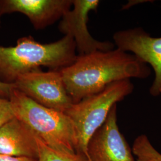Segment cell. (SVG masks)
I'll return each instance as SVG.
<instances>
[{"label":"cell","instance_id":"cell-15","mask_svg":"<svg viewBox=\"0 0 161 161\" xmlns=\"http://www.w3.org/2000/svg\"><path fill=\"white\" fill-rule=\"evenodd\" d=\"M0 161H38V159L28 157H13L0 155Z\"/></svg>","mask_w":161,"mask_h":161},{"label":"cell","instance_id":"cell-13","mask_svg":"<svg viewBox=\"0 0 161 161\" xmlns=\"http://www.w3.org/2000/svg\"><path fill=\"white\" fill-rule=\"evenodd\" d=\"M14 118L10 100L0 96V127Z\"/></svg>","mask_w":161,"mask_h":161},{"label":"cell","instance_id":"cell-16","mask_svg":"<svg viewBox=\"0 0 161 161\" xmlns=\"http://www.w3.org/2000/svg\"><path fill=\"white\" fill-rule=\"evenodd\" d=\"M152 151L153 153L161 161V153H160L158 150H156L154 148L153 146H152Z\"/></svg>","mask_w":161,"mask_h":161},{"label":"cell","instance_id":"cell-7","mask_svg":"<svg viewBox=\"0 0 161 161\" xmlns=\"http://www.w3.org/2000/svg\"><path fill=\"white\" fill-rule=\"evenodd\" d=\"M116 104L103 124L93 134L86 146L90 161H136L132 150L117 124Z\"/></svg>","mask_w":161,"mask_h":161},{"label":"cell","instance_id":"cell-4","mask_svg":"<svg viewBox=\"0 0 161 161\" xmlns=\"http://www.w3.org/2000/svg\"><path fill=\"white\" fill-rule=\"evenodd\" d=\"M133 90L134 85L130 79L116 81L100 92L72 104L64 112L75 128L78 153L86 155L89 140L103 124L112 108Z\"/></svg>","mask_w":161,"mask_h":161},{"label":"cell","instance_id":"cell-9","mask_svg":"<svg viewBox=\"0 0 161 161\" xmlns=\"http://www.w3.org/2000/svg\"><path fill=\"white\" fill-rule=\"evenodd\" d=\"M72 4L73 0H0V18L5 14L22 13L40 30L62 19Z\"/></svg>","mask_w":161,"mask_h":161},{"label":"cell","instance_id":"cell-10","mask_svg":"<svg viewBox=\"0 0 161 161\" xmlns=\"http://www.w3.org/2000/svg\"><path fill=\"white\" fill-rule=\"evenodd\" d=\"M38 139L29 127L14 117L0 127V155L38 159Z\"/></svg>","mask_w":161,"mask_h":161},{"label":"cell","instance_id":"cell-3","mask_svg":"<svg viewBox=\"0 0 161 161\" xmlns=\"http://www.w3.org/2000/svg\"><path fill=\"white\" fill-rule=\"evenodd\" d=\"M9 100L14 117L47 146L64 153H78L75 128L64 112L43 106L16 88L12 90Z\"/></svg>","mask_w":161,"mask_h":161},{"label":"cell","instance_id":"cell-1","mask_svg":"<svg viewBox=\"0 0 161 161\" xmlns=\"http://www.w3.org/2000/svg\"><path fill=\"white\" fill-rule=\"evenodd\" d=\"M60 71L74 103L100 92L113 82L132 78L145 79L151 74L147 64L118 48L78 55Z\"/></svg>","mask_w":161,"mask_h":161},{"label":"cell","instance_id":"cell-11","mask_svg":"<svg viewBox=\"0 0 161 161\" xmlns=\"http://www.w3.org/2000/svg\"><path fill=\"white\" fill-rule=\"evenodd\" d=\"M39 155L38 161H90L86 155L82 153L68 154L53 149L38 139Z\"/></svg>","mask_w":161,"mask_h":161},{"label":"cell","instance_id":"cell-2","mask_svg":"<svg viewBox=\"0 0 161 161\" xmlns=\"http://www.w3.org/2000/svg\"><path fill=\"white\" fill-rule=\"evenodd\" d=\"M76 46L69 35L50 44H41L31 36H23L16 46H0V81L14 84L17 78L41 66L60 70L75 61Z\"/></svg>","mask_w":161,"mask_h":161},{"label":"cell","instance_id":"cell-5","mask_svg":"<svg viewBox=\"0 0 161 161\" xmlns=\"http://www.w3.org/2000/svg\"><path fill=\"white\" fill-rule=\"evenodd\" d=\"M14 85L18 91L50 109L65 112L74 103L60 70L36 69L19 76Z\"/></svg>","mask_w":161,"mask_h":161},{"label":"cell","instance_id":"cell-6","mask_svg":"<svg viewBox=\"0 0 161 161\" xmlns=\"http://www.w3.org/2000/svg\"><path fill=\"white\" fill-rule=\"evenodd\" d=\"M99 4L98 0H73V9L64 14L58 25L60 32L74 39L79 55L108 52L115 48V44L110 42L93 38L87 29L88 14L92 10L97 11Z\"/></svg>","mask_w":161,"mask_h":161},{"label":"cell","instance_id":"cell-14","mask_svg":"<svg viewBox=\"0 0 161 161\" xmlns=\"http://www.w3.org/2000/svg\"><path fill=\"white\" fill-rule=\"evenodd\" d=\"M14 88H15L14 84H6L0 81V96L9 100Z\"/></svg>","mask_w":161,"mask_h":161},{"label":"cell","instance_id":"cell-8","mask_svg":"<svg viewBox=\"0 0 161 161\" xmlns=\"http://www.w3.org/2000/svg\"><path fill=\"white\" fill-rule=\"evenodd\" d=\"M117 48L132 54L145 64H149L155 72V80L150 88L152 96L161 94V37L151 36L140 27L119 31L113 36Z\"/></svg>","mask_w":161,"mask_h":161},{"label":"cell","instance_id":"cell-12","mask_svg":"<svg viewBox=\"0 0 161 161\" xmlns=\"http://www.w3.org/2000/svg\"><path fill=\"white\" fill-rule=\"evenodd\" d=\"M153 145L144 134L138 136L132 146L133 155L137 156V161H161L152 152Z\"/></svg>","mask_w":161,"mask_h":161}]
</instances>
